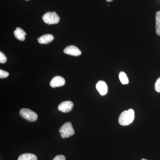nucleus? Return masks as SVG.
<instances>
[{"mask_svg":"<svg viewBox=\"0 0 160 160\" xmlns=\"http://www.w3.org/2000/svg\"><path fill=\"white\" fill-rule=\"evenodd\" d=\"M134 119V111L132 109L123 111L118 119L119 123L121 126H127L130 125Z\"/></svg>","mask_w":160,"mask_h":160,"instance_id":"obj_1","label":"nucleus"},{"mask_svg":"<svg viewBox=\"0 0 160 160\" xmlns=\"http://www.w3.org/2000/svg\"><path fill=\"white\" fill-rule=\"evenodd\" d=\"M61 137L62 138H66L72 136L74 134V130L70 122L65 123L59 129Z\"/></svg>","mask_w":160,"mask_h":160,"instance_id":"obj_2","label":"nucleus"},{"mask_svg":"<svg viewBox=\"0 0 160 160\" xmlns=\"http://www.w3.org/2000/svg\"><path fill=\"white\" fill-rule=\"evenodd\" d=\"M42 19L44 22L48 25L56 24L59 23L60 21V17L55 11L53 12H46L42 17Z\"/></svg>","mask_w":160,"mask_h":160,"instance_id":"obj_3","label":"nucleus"},{"mask_svg":"<svg viewBox=\"0 0 160 160\" xmlns=\"http://www.w3.org/2000/svg\"><path fill=\"white\" fill-rule=\"evenodd\" d=\"M20 114L22 117L29 122H35L38 119V116L36 112L26 108L21 109L20 111Z\"/></svg>","mask_w":160,"mask_h":160,"instance_id":"obj_4","label":"nucleus"},{"mask_svg":"<svg viewBox=\"0 0 160 160\" xmlns=\"http://www.w3.org/2000/svg\"><path fill=\"white\" fill-rule=\"evenodd\" d=\"M74 106V104L71 101H65L61 103L58 106V109L60 111L63 112H69L72 110Z\"/></svg>","mask_w":160,"mask_h":160,"instance_id":"obj_5","label":"nucleus"},{"mask_svg":"<svg viewBox=\"0 0 160 160\" xmlns=\"http://www.w3.org/2000/svg\"><path fill=\"white\" fill-rule=\"evenodd\" d=\"M64 52L73 56H79L82 54L81 50L77 47L72 45L66 47L64 50Z\"/></svg>","mask_w":160,"mask_h":160,"instance_id":"obj_6","label":"nucleus"},{"mask_svg":"<svg viewBox=\"0 0 160 160\" xmlns=\"http://www.w3.org/2000/svg\"><path fill=\"white\" fill-rule=\"evenodd\" d=\"M65 82L66 81L64 78L60 76H57L52 79L50 82V85L52 88H56L64 86Z\"/></svg>","mask_w":160,"mask_h":160,"instance_id":"obj_7","label":"nucleus"},{"mask_svg":"<svg viewBox=\"0 0 160 160\" xmlns=\"http://www.w3.org/2000/svg\"><path fill=\"white\" fill-rule=\"evenodd\" d=\"M96 87L101 95L104 96L107 94L108 92V86L104 81H100L98 82Z\"/></svg>","mask_w":160,"mask_h":160,"instance_id":"obj_8","label":"nucleus"},{"mask_svg":"<svg viewBox=\"0 0 160 160\" xmlns=\"http://www.w3.org/2000/svg\"><path fill=\"white\" fill-rule=\"evenodd\" d=\"M54 39L53 36L50 34L43 35L38 39V42L40 44H46L51 42Z\"/></svg>","mask_w":160,"mask_h":160,"instance_id":"obj_9","label":"nucleus"},{"mask_svg":"<svg viewBox=\"0 0 160 160\" xmlns=\"http://www.w3.org/2000/svg\"><path fill=\"white\" fill-rule=\"evenodd\" d=\"M14 35L15 38L20 41H24L26 39V32L19 27H18L15 30Z\"/></svg>","mask_w":160,"mask_h":160,"instance_id":"obj_10","label":"nucleus"},{"mask_svg":"<svg viewBox=\"0 0 160 160\" xmlns=\"http://www.w3.org/2000/svg\"><path fill=\"white\" fill-rule=\"evenodd\" d=\"M18 160H38V158L32 153H26L21 155Z\"/></svg>","mask_w":160,"mask_h":160,"instance_id":"obj_11","label":"nucleus"},{"mask_svg":"<svg viewBox=\"0 0 160 160\" xmlns=\"http://www.w3.org/2000/svg\"><path fill=\"white\" fill-rule=\"evenodd\" d=\"M156 31L158 35L160 36V11L156 14Z\"/></svg>","mask_w":160,"mask_h":160,"instance_id":"obj_12","label":"nucleus"},{"mask_svg":"<svg viewBox=\"0 0 160 160\" xmlns=\"http://www.w3.org/2000/svg\"><path fill=\"white\" fill-rule=\"evenodd\" d=\"M119 78L121 83L123 85H126L129 83V79L127 75L124 72H121L119 75Z\"/></svg>","mask_w":160,"mask_h":160,"instance_id":"obj_13","label":"nucleus"},{"mask_svg":"<svg viewBox=\"0 0 160 160\" xmlns=\"http://www.w3.org/2000/svg\"><path fill=\"white\" fill-rule=\"evenodd\" d=\"M7 62V58H6L5 55L2 52H0V63L1 64H4Z\"/></svg>","mask_w":160,"mask_h":160,"instance_id":"obj_14","label":"nucleus"},{"mask_svg":"<svg viewBox=\"0 0 160 160\" xmlns=\"http://www.w3.org/2000/svg\"><path fill=\"white\" fill-rule=\"evenodd\" d=\"M9 75V72L2 70V69H0V78H5L8 77Z\"/></svg>","mask_w":160,"mask_h":160,"instance_id":"obj_15","label":"nucleus"},{"mask_svg":"<svg viewBox=\"0 0 160 160\" xmlns=\"http://www.w3.org/2000/svg\"><path fill=\"white\" fill-rule=\"evenodd\" d=\"M155 89L158 92H160V77L159 78L155 84Z\"/></svg>","mask_w":160,"mask_h":160,"instance_id":"obj_16","label":"nucleus"},{"mask_svg":"<svg viewBox=\"0 0 160 160\" xmlns=\"http://www.w3.org/2000/svg\"><path fill=\"white\" fill-rule=\"evenodd\" d=\"M52 160H66V158L62 155H59L56 156Z\"/></svg>","mask_w":160,"mask_h":160,"instance_id":"obj_17","label":"nucleus"},{"mask_svg":"<svg viewBox=\"0 0 160 160\" xmlns=\"http://www.w3.org/2000/svg\"><path fill=\"white\" fill-rule=\"evenodd\" d=\"M106 1L108 2H111L112 1H113V0H106Z\"/></svg>","mask_w":160,"mask_h":160,"instance_id":"obj_18","label":"nucleus"},{"mask_svg":"<svg viewBox=\"0 0 160 160\" xmlns=\"http://www.w3.org/2000/svg\"><path fill=\"white\" fill-rule=\"evenodd\" d=\"M141 160H147L145 159H142Z\"/></svg>","mask_w":160,"mask_h":160,"instance_id":"obj_19","label":"nucleus"},{"mask_svg":"<svg viewBox=\"0 0 160 160\" xmlns=\"http://www.w3.org/2000/svg\"><path fill=\"white\" fill-rule=\"evenodd\" d=\"M26 1H29V0H26Z\"/></svg>","mask_w":160,"mask_h":160,"instance_id":"obj_20","label":"nucleus"}]
</instances>
